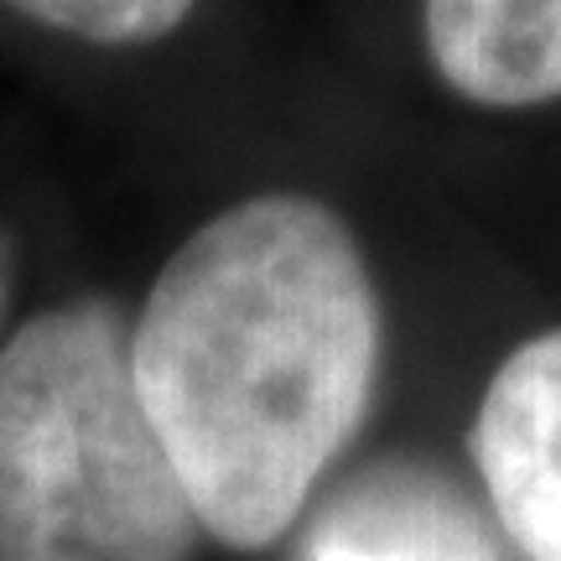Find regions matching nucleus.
Wrapping results in <instances>:
<instances>
[{
	"label": "nucleus",
	"instance_id": "nucleus-4",
	"mask_svg": "<svg viewBox=\"0 0 561 561\" xmlns=\"http://www.w3.org/2000/svg\"><path fill=\"white\" fill-rule=\"evenodd\" d=\"M473 462L504 541L525 561H561V328L494 369L473 416Z\"/></svg>",
	"mask_w": 561,
	"mask_h": 561
},
{
	"label": "nucleus",
	"instance_id": "nucleus-3",
	"mask_svg": "<svg viewBox=\"0 0 561 561\" xmlns=\"http://www.w3.org/2000/svg\"><path fill=\"white\" fill-rule=\"evenodd\" d=\"M297 561H510V541L437 462L380 458L318 504Z\"/></svg>",
	"mask_w": 561,
	"mask_h": 561
},
{
	"label": "nucleus",
	"instance_id": "nucleus-2",
	"mask_svg": "<svg viewBox=\"0 0 561 561\" xmlns=\"http://www.w3.org/2000/svg\"><path fill=\"white\" fill-rule=\"evenodd\" d=\"M198 515L110 301H62L0 348V561H193Z\"/></svg>",
	"mask_w": 561,
	"mask_h": 561
},
{
	"label": "nucleus",
	"instance_id": "nucleus-5",
	"mask_svg": "<svg viewBox=\"0 0 561 561\" xmlns=\"http://www.w3.org/2000/svg\"><path fill=\"white\" fill-rule=\"evenodd\" d=\"M442 83L489 110L561 100V0H426Z\"/></svg>",
	"mask_w": 561,
	"mask_h": 561
},
{
	"label": "nucleus",
	"instance_id": "nucleus-1",
	"mask_svg": "<svg viewBox=\"0 0 561 561\" xmlns=\"http://www.w3.org/2000/svg\"><path fill=\"white\" fill-rule=\"evenodd\" d=\"M130 369L203 536L280 541L380 375V297L354 229L301 193L214 214L151 280Z\"/></svg>",
	"mask_w": 561,
	"mask_h": 561
},
{
	"label": "nucleus",
	"instance_id": "nucleus-6",
	"mask_svg": "<svg viewBox=\"0 0 561 561\" xmlns=\"http://www.w3.org/2000/svg\"><path fill=\"white\" fill-rule=\"evenodd\" d=\"M5 5L94 47H146L172 37L198 0H5Z\"/></svg>",
	"mask_w": 561,
	"mask_h": 561
},
{
	"label": "nucleus",
	"instance_id": "nucleus-7",
	"mask_svg": "<svg viewBox=\"0 0 561 561\" xmlns=\"http://www.w3.org/2000/svg\"><path fill=\"white\" fill-rule=\"evenodd\" d=\"M5 297H11V271H5V250H0V318H5Z\"/></svg>",
	"mask_w": 561,
	"mask_h": 561
}]
</instances>
